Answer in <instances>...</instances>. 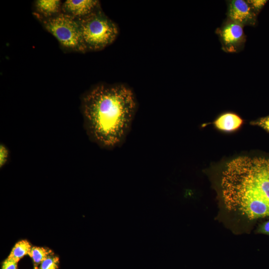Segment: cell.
Wrapping results in <instances>:
<instances>
[{"label":"cell","mask_w":269,"mask_h":269,"mask_svg":"<svg viewBox=\"0 0 269 269\" xmlns=\"http://www.w3.org/2000/svg\"><path fill=\"white\" fill-rule=\"evenodd\" d=\"M257 232L258 233L264 234L269 236V221L260 225L257 230Z\"/></svg>","instance_id":"cell-17"},{"label":"cell","mask_w":269,"mask_h":269,"mask_svg":"<svg viewBox=\"0 0 269 269\" xmlns=\"http://www.w3.org/2000/svg\"><path fill=\"white\" fill-rule=\"evenodd\" d=\"M224 49L233 52L238 50L245 42L243 26L230 19L218 30Z\"/></svg>","instance_id":"cell-5"},{"label":"cell","mask_w":269,"mask_h":269,"mask_svg":"<svg viewBox=\"0 0 269 269\" xmlns=\"http://www.w3.org/2000/svg\"><path fill=\"white\" fill-rule=\"evenodd\" d=\"M100 7L96 0H67L62 4L61 12L76 18H81Z\"/></svg>","instance_id":"cell-7"},{"label":"cell","mask_w":269,"mask_h":269,"mask_svg":"<svg viewBox=\"0 0 269 269\" xmlns=\"http://www.w3.org/2000/svg\"><path fill=\"white\" fill-rule=\"evenodd\" d=\"M87 51H99L111 44L119 33L117 24L100 7L77 18Z\"/></svg>","instance_id":"cell-3"},{"label":"cell","mask_w":269,"mask_h":269,"mask_svg":"<svg viewBox=\"0 0 269 269\" xmlns=\"http://www.w3.org/2000/svg\"><path fill=\"white\" fill-rule=\"evenodd\" d=\"M243 123V120L237 115L231 113L224 114L214 122L215 127L225 132H232L239 129Z\"/></svg>","instance_id":"cell-9"},{"label":"cell","mask_w":269,"mask_h":269,"mask_svg":"<svg viewBox=\"0 0 269 269\" xmlns=\"http://www.w3.org/2000/svg\"><path fill=\"white\" fill-rule=\"evenodd\" d=\"M31 248L27 240H21L15 244L8 257L18 262L20 259L28 254Z\"/></svg>","instance_id":"cell-10"},{"label":"cell","mask_w":269,"mask_h":269,"mask_svg":"<svg viewBox=\"0 0 269 269\" xmlns=\"http://www.w3.org/2000/svg\"><path fill=\"white\" fill-rule=\"evenodd\" d=\"M257 14L248 1L234 0L229 2L228 9L229 19L243 26L255 25Z\"/></svg>","instance_id":"cell-6"},{"label":"cell","mask_w":269,"mask_h":269,"mask_svg":"<svg viewBox=\"0 0 269 269\" xmlns=\"http://www.w3.org/2000/svg\"><path fill=\"white\" fill-rule=\"evenodd\" d=\"M247 1L257 13L261 10L267 2V0H251Z\"/></svg>","instance_id":"cell-14"},{"label":"cell","mask_w":269,"mask_h":269,"mask_svg":"<svg viewBox=\"0 0 269 269\" xmlns=\"http://www.w3.org/2000/svg\"><path fill=\"white\" fill-rule=\"evenodd\" d=\"M59 258L57 257H48L40 265L39 269H57Z\"/></svg>","instance_id":"cell-12"},{"label":"cell","mask_w":269,"mask_h":269,"mask_svg":"<svg viewBox=\"0 0 269 269\" xmlns=\"http://www.w3.org/2000/svg\"><path fill=\"white\" fill-rule=\"evenodd\" d=\"M51 252L50 250L43 247H33L28 255L32 258L35 264H39L49 257Z\"/></svg>","instance_id":"cell-11"},{"label":"cell","mask_w":269,"mask_h":269,"mask_svg":"<svg viewBox=\"0 0 269 269\" xmlns=\"http://www.w3.org/2000/svg\"><path fill=\"white\" fill-rule=\"evenodd\" d=\"M9 156L8 149L3 144L0 146V166H3L6 163Z\"/></svg>","instance_id":"cell-13"},{"label":"cell","mask_w":269,"mask_h":269,"mask_svg":"<svg viewBox=\"0 0 269 269\" xmlns=\"http://www.w3.org/2000/svg\"><path fill=\"white\" fill-rule=\"evenodd\" d=\"M82 106L91 137L99 145L113 148L126 139L137 103L133 91L125 85H100L85 95Z\"/></svg>","instance_id":"cell-1"},{"label":"cell","mask_w":269,"mask_h":269,"mask_svg":"<svg viewBox=\"0 0 269 269\" xmlns=\"http://www.w3.org/2000/svg\"><path fill=\"white\" fill-rule=\"evenodd\" d=\"M34 269H38L37 267H35Z\"/></svg>","instance_id":"cell-18"},{"label":"cell","mask_w":269,"mask_h":269,"mask_svg":"<svg viewBox=\"0 0 269 269\" xmlns=\"http://www.w3.org/2000/svg\"><path fill=\"white\" fill-rule=\"evenodd\" d=\"M62 4L59 0H37L34 2L35 13L40 19L53 17L61 12Z\"/></svg>","instance_id":"cell-8"},{"label":"cell","mask_w":269,"mask_h":269,"mask_svg":"<svg viewBox=\"0 0 269 269\" xmlns=\"http://www.w3.org/2000/svg\"><path fill=\"white\" fill-rule=\"evenodd\" d=\"M254 125L260 126L269 132V116L263 118L252 123Z\"/></svg>","instance_id":"cell-16"},{"label":"cell","mask_w":269,"mask_h":269,"mask_svg":"<svg viewBox=\"0 0 269 269\" xmlns=\"http://www.w3.org/2000/svg\"><path fill=\"white\" fill-rule=\"evenodd\" d=\"M221 187L229 211L250 220L269 216V158L232 159L222 172Z\"/></svg>","instance_id":"cell-2"},{"label":"cell","mask_w":269,"mask_h":269,"mask_svg":"<svg viewBox=\"0 0 269 269\" xmlns=\"http://www.w3.org/2000/svg\"><path fill=\"white\" fill-rule=\"evenodd\" d=\"M44 28L69 50L80 52L87 51L77 18L61 12L53 17L41 19Z\"/></svg>","instance_id":"cell-4"},{"label":"cell","mask_w":269,"mask_h":269,"mask_svg":"<svg viewBox=\"0 0 269 269\" xmlns=\"http://www.w3.org/2000/svg\"><path fill=\"white\" fill-rule=\"evenodd\" d=\"M18 262L8 257L3 263L2 269H17Z\"/></svg>","instance_id":"cell-15"}]
</instances>
